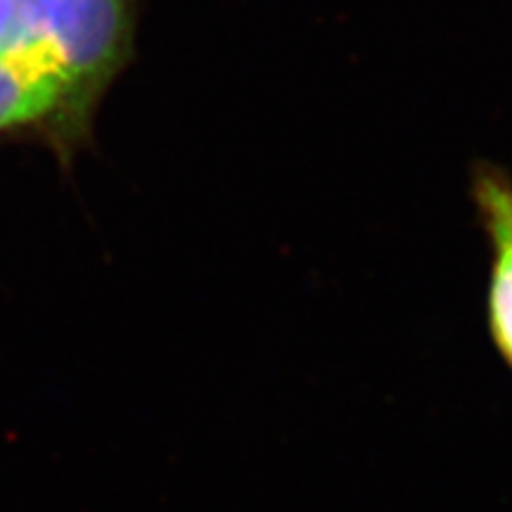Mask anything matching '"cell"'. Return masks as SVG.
Masks as SVG:
<instances>
[{
    "label": "cell",
    "mask_w": 512,
    "mask_h": 512,
    "mask_svg": "<svg viewBox=\"0 0 512 512\" xmlns=\"http://www.w3.org/2000/svg\"><path fill=\"white\" fill-rule=\"evenodd\" d=\"M472 202L491 249L486 285V330L501 361L512 373V176L496 164L472 171Z\"/></svg>",
    "instance_id": "2"
},
{
    "label": "cell",
    "mask_w": 512,
    "mask_h": 512,
    "mask_svg": "<svg viewBox=\"0 0 512 512\" xmlns=\"http://www.w3.org/2000/svg\"><path fill=\"white\" fill-rule=\"evenodd\" d=\"M136 31L138 0H0V138L41 140L69 169Z\"/></svg>",
    "instance_id": "1"
}]
</instances>
